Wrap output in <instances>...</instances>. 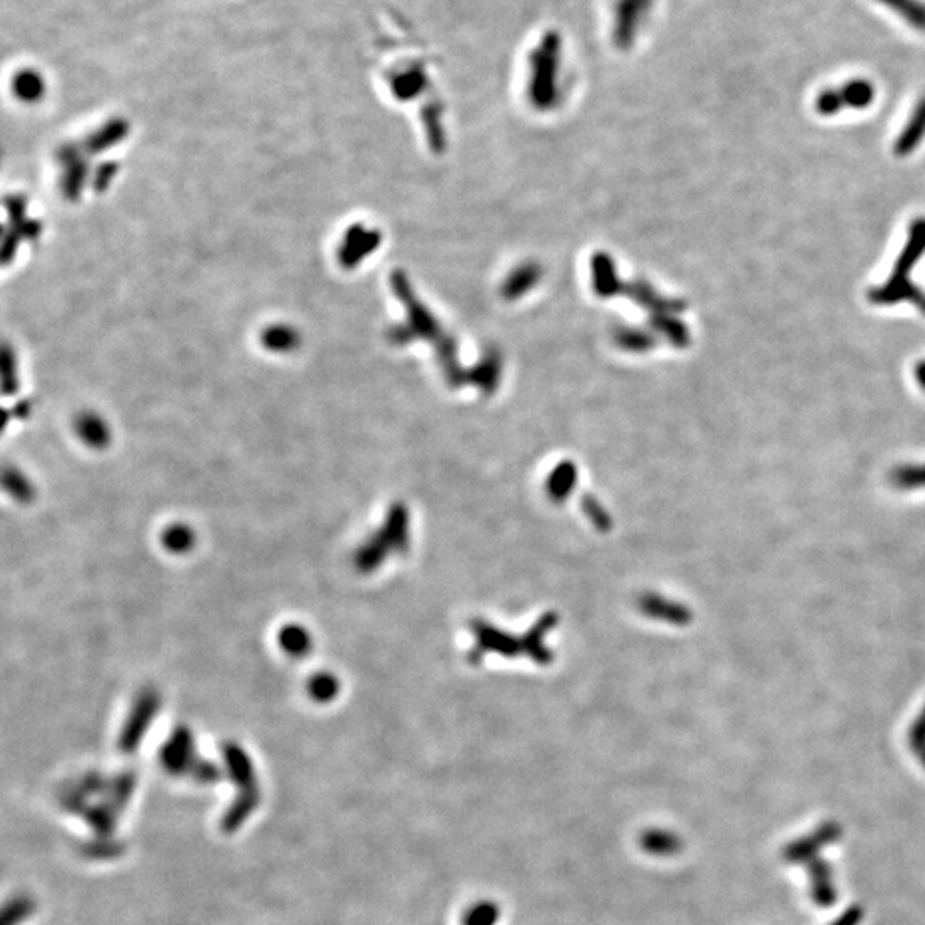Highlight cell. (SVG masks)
I'll use <instances>...</instances> for the list:
<instances>
[{
    "instance_id": "7",
    "label": "cell",
    "mask_w": 925,
    "mask_h": 925,
    "mask_svg": "<svg viewBox=\"0 0 925 925\" xmlns=\"http://www.w3.org/2000/svg\"><path fill=\"white\" fill-rule=\"evenodd\" d=\"M45 91L46 83L44 74H40L37 69L26 67L18 70L12 78V93L24 103H37L40 98H44Z\"/></svg>"
},
{
    "instance_id": "12",
    "label": "cell",
    "mask_w": 925,
    "mask_h": 925,
    "mask_svg": "<svg viewBox=\"0 0 925 925\" xmlns=\"http://www.w3.org/2000/svg\"><path fill=\"white\" fill-rule=\"evenodd\" d=\"M891 484L902 490L925 488V464H906L891 473Z\"/></svg>"
},
{
    "instance_id": "6",
    "label": "cell",
    "mask_w": 925,
    "mask_h": 925,
    "mask_svg": "<svg viewBox=\"0 0 925 925\" xmlns=\"http://www.w3.org/2000/svg\"><path fill=\"white\" fill-rule=\"evenodd\" d=\"M639 847L653 857H674L683 850V841L674 831L665 828H651L641 833Z\"/></svg>"
},
{
    "instance_id": "10",
    "label": "cell",
    "mask_w": 925,
    "mask_h": 925,
    "mask_svg": "<svg viewBox=\"0 0 925 925\" xmlns=\"http://www.w3.org/2000/svg\"><path fill=\"white\" fill-rule=\"evenodd\" d=\"M501 915V906L495 902L480 900L464 910L462 925H497Z\"/></svg>"
},
{
    "instance_id": "18",
    "label": "cell",
    "mask_w": 925,
    "mask_h": 925,
    "mask_svg": "<svg viewBox=\"0 0 925 925\" xmlns=\"http://www.w3.org/2000/svg\"><path fill=\"white\" fill-rule=\"evenodd\" d=\"M913 375H915L917 384H919V386H921V388L925 391V360L917 362V365H915V369H913Z\"/></svg>"
},
{
    "instance_id": "17",
    "label": "cell",
    "mask_w": 925,
    "mask_h": 925,
    "mask_svg": "<svg viewBox=\"0 0 925 925\" xmlns=\"http://www.w3.org/2000/svg\"><path fill=\"white\" fill-rule=\"evenodd\" d=\"M860 919H862V912H860L859 908H852V910H847L839 917V921L833 925H857Z\"/></svg>"
},
{
    "instance_id": "13",
    "label": "cell",
    "mask_w": 925,
    "mask_h": 925,
    "mask_svg": "<svg viewBox=\"0 0 925 925\" xmlns=\"http://www.w3.org/2000/svg\"><path fill=\"white\" fill-rule=\"evenodd\" d=\"M910 746L925 766V711L921 718H917V724L912 728Z\"/></svg>"
},
{
    "instance_id": "9",
    "label": "cell",
    "mask_w": 925,
    "mask_h": 925,
    "mask_svg": "<svg viewBox=\"0 0 925 925\" xmlns=\"http://www.w3.org/2000/svg\"><path fill=\"white\" fill-rule=\"evenodd\" d=\"M898 14L908 26L925 33V2L922 0H878Z\"/></svg>"
},
{
    "instance_id": "14",
    "label": "cell",
    "mask_w": 925,
    "mask_h": 925,
    "mask_svg": "<svg viewBox=\"0 0 925 925\" xmlns=\"http://www.w3.org/2000/svg\"><path fill=\"white\" fill-rule=\"evenodd\" d=\"M287 641V648L290 651H297V653H304L306 650V644H307V639L306 636L300 638V633L299 634H293V631L290 629L288 631L287 638H283Z\"/></svg>"
},
{
    "instance_id": "2",
    "label": "cell",
    "mask_w": 925,
    "mask_h": 925,
    "mask_svg": "<svg viewBox=\"0 0 925 925\" xmlns=\"http://www.w3.org/2000/svg\"><path fill=\"white\" fill-rule=\"evenodd\" d=\"M925 254V218L910 223L908 237L895 263L893 273L880 287L869 290V302L874 306H896L902 302L913 304L925 315V291L917 287L910 274Z\"/></svg>"
},
{
    "instance_id": "4",
    "label": "cell",
    "mask_w": 925,
    "mask_h": 925,
    "mask_svg": "<svg viewBox=\"0 0 925 925\" xmlns=\"http://www.w3.org/2000/svg\"><path fill=\"white\" fill-rule=\"evenodd\" d=\"M925 139V96H922L915 109L912 111L908 122L905 124L900 135L895 141L893 151L896 156H908L913 153Z\"/></svg>"
},
{
    "instance_id": "8",
    "label": "cell",
    "mask_w": 925,
    "mask_h": 925,
    "mask_svg": "<svg viewBox=\"0 0 925 925\" xmlns=\"http://www.w3.org/2000/svg\"><path fill=\"white\" fill-rule=\"evenodd\" d=\"M839 835V830L838 826L833 824H828L824 828H819L815 831L813 837L804 838L797 843L790 845L787 850H785V859L792 860V862H802V860H807L814 852H817L821 847L831 843L835 838Z\"/></svg>"
},
{
    "instance_id": "3",
    "label": "cell",
    "mask_w": 925,
    "mask_h": 925,
    "mask_svg": "<svg viewBox=\"0 0 925 925\" xmlns=\"http://www.w3.org/2000/svg\"><path fill=\"white\" fill-rule=\"evenodd\" d=\"M876 98L874 85L867 79H854L839 88L823 89L815 96L814 109L823 117H833L845 109H867Z\"/></svg>"
},
{
    "instance_id": "5",
    "label": "cell",
    "mask_w": 925,
    "mask_h": 925,
    "mask_svg": "<svg viewBox=\"0 0 925 925\" xmlns=\"http://www.w3.org/2000/svg\"><path fill=\"white\" fill-rule=\"evenodd\" d=\"M261 804V790L239 792L232 806L221 817V830L225 833H235L252 817Z\"/></svg>"
},
{
    "instance_id": "11",
    "label": "cell",
    "mask_w": 925,
    "mask_h": 925,
    "mask_svg": "<svg viewBox=\"0 0 925 925\" xmlns=\"http://www.w3.org/2000/svg\"><path fill=\"white\" fill-rule=\"evenodd\" d=\"M35 908L37 905L29 896H16L4 906L0 925H21L35 913Z\"/></svg>"
},
{
    "instance_id": "15",
    "label": "cell",
    "mask_w": 925,
    "mask_h": 925,
    "mask_svg": "<svg viewBox=\"0 0 925 925\" xmlns=\"http://www.w3.org/2000/svg\"><path fill=\"white\" fill-rule=\"evenodd\" d=\"M267 338L271 340V347H274V348H285L287 345L290 347V341L293 340V338L290 336V332L280 330H273V334L267 336Z\"/></svg>"
},
{
    "instance_id": "1",
    "label": "cell",
    "mask_w": 925,
    "mask_h": 925,
    "mask_svg": "<svg viewBox=\"0 0 925 925\" xmlns=\"http://www.w3.org/2000/svg\"><path fill=\"white\" fill-rule=\"evenodd\" d=\"M133 792V776L115 780L88 776L66 789L61 795V804L67 813L85 819L98 839H113L120 814Z\"/></svg>"
},
{
    "instance_id": "16",
    "label": "cell",
    "mask_w": 925,
    "mask_h": 925,
    "mask_svg": "<svg viewBox=\"0 0 925 925\" xmlns=\"http://www.w3.org/2000/svg\"><path fill=\"white\" fill-rule=\"evenodd\" d=\"M312 692H314V696H321L323 694L324 698H330L331 692H334L332 681H330V679H317V681H314Z\"/></svg>"
}]
</instances>
